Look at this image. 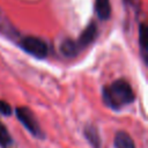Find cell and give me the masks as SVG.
<instances>
[{
  "instance_id": "cell-1",
  "label": "cell",
  "mask_w": 148,
  "mask_h": 148,
  "mask_svg": "<svg viewBox=\"0 0 148 148\" xmlns=\"http://www.w3.org/2000/svg\"><path fill=\"white\" fill-rule=\"evenodd\" d=\"M103 99L110 108L119 109L133 102L134 92L131 84L126 80L119 79L103 89Z\"/></svg>"
},
{
  "instance_id": "cell-2",
  "label": "cell",
  "mask_w": 148,
  "mask_h": 148,
  "mask_svg": "<svg viewBox=\"0 0 148 148\" xmlns=\"http://www.w3.org/2000/svg\"><path fill=\"white\" fill-rule=\"evenodd\" d=\"M20 45L25 52L32 54L36 58L42 59L47 56V45L43 39L38 37H35V36L24 37L21 40Z\"/></svg>"
},
{
  "instance_id": "cell-3",
  "label": "cell",
  "mask_w": 148,
  "mask_h": 148,
  "mask_svg": "<svg viewBox=\"0 0 148 148\" xmlns=\"http://www.w3.org/2000/svg\"><path fill=\"white\" fill-rule=\"evenodd\" d=\"M16 117L22 123V125L35 136H42V130L39 127V124L37 119L35 118L34 113L24 106H20L16 109Z\"/></svg>"
},
{
  "instance_id": "cell-4",
  "label": "cell",
  "mask_w": 148,
  "mask_h": 148,
  "mask_svg": "<svg viewBox=\"0 0 148 148\" xmlns=\"http://www.w3.org/2000/svg\"><path fill=\"white\" fill-rule=\"evenodd\" d=\"M96 35H97V25H96V23L92 22V23H90V24L82 31V34L80 35L79 40H77L79 47L89 45V44L95 39Z\"/></svg>"
},
{
  "instance_id": "cell-5",
  "label": "cell",
  "mask_w": 148,
  "mask_h": 148,
  "mask_svg": "<svg viewBox=\"0 0 148 148\" xmlns=\"http://www.w3.org/2000/svg\"><path fill=\"white\" fill-rule=\"evenodd\" d=\"M116 148H135L133 139L126 132H118L114 136Z\"/></svg>"
},
{
  "instance_id": "cell-6",
  "label": "cell",
  "mask_w": 148,
  "mask_h": 148,
  "mask_svg": "<svg viewBox=\"0 0 148 148\" xmlns=\"http://www.w3.org/2000/svg\"><path fill=\"white\" fill-rule=\"evenodd\" d=\"M96 13L101 20H108L111 15V3L110 0H96Z\"/></svg>"
},
{
  "instance_id": "cell-7",
  "label": "cell",
  "mask_w": 148,
  "mask_h": 148,
  "mask_svg": "<svg viewBox=\"0 0 148 148\" xmlns=\"http://www.w3.org/2000/svg\"><path fill=\"white\" fill-rule=\"evenodd\" d=\"M60 51L66 57H75L79 52V45L72 39H65L60 45Z\"/></svg>"
},
{
  "instance_id": "cell-8",
  "label": "cell",
  "mask_w": 148,
  "mask_h": 148,
  "mask_svg": "<svg viewBox=\"0 0 148 148\" xmlns=\"http://www.w3.org/2000/svg\"><path fill=\"white\" fill-rule=\"evenodd\" d=\"M139 43L140 47L142 51V57L146 60V54H147V28L145 23H141L139 27Z\"/></svg>"
},
{
  "instance_id": "cell-9",
  "label": "cell",
  "mask_w": 148,
  "mask_h": 148,
  "mask_svg": "<svg viewBox=\"0 0 148 148\" xmlns=\"http://www.w3.org/2000/svg\"><path fill=\"white\" fill-rule=\"evenodd\" d=\"M86 135H87L88 140L90 141V143L94 147L98 148V146H99V136L97 134L96 128L95 127H87L86 128Z\"/></svg>"
},
{
  "instance_id": "cell-10",
  "label": "cell",
  "mask_w": 148,
  "mask_h": 148,
  "mask_svg": "<svg viewBox=\"0 0 148 148\" xmlns=\"http://www.w3.org/2000/svg\"><path fill=\"white\" fill-rule=\"evenodd\" d=\"M10 143V135L3 124L0 123V145L1 146H7Z\"/></svg>"
},
{
  "instance_id": "cell-11",
  "label": "cell",
  "mask_w": 148,
  "mask_h": 148,
  "mask_svg": "<svg viewBox=\"0 0 148 148\" xmlns=\"http://www.w3.org/2000/svg\"><path fill=\"white\" fill-rule=\"evenodd\" d=\"M0 113H2L5 116H9L12 113L10 105L7 102H5V101H0Z\"/></svg>"
}]
</instances>
